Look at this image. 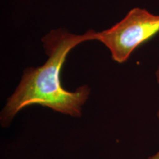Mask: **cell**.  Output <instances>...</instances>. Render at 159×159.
Listing matches in <instances>:
<instances>
[{
  "label": "cell",
  "mask_w": 159,
  "mask_h": 159,
  "mask_svg": "<svg viewBox=\"0 0 159 159\" xmlns=\"http://www.w3.org/2000/svg\"><path fill=\"white\" fill-rule=\"evenodd\" d=\"M156 78L157 83L159 84V66L156 71Z\"/></svg>",
  "instance_id": "4"
},
{
  "label": "cell",
  "mask_w": 159,
  "mask_h": 159,
  "mask_svg": "<svg viewBox=\"0 0 159 159\" xmlns=\"http://www.w3.org/2000/svg\"><path fill=\"white\" fill-rule=\"evenodd\" d=\"M97 34L94 30L77 35L57 29L46 35L42 41L48 58L40 66L25 69L19 85L0 113L2 126L8 128L20 111L35 105L73 118L81 117L91 89L83 85L75 91L66 90L62 85L61 73L69 52L85 41H96Z\"/></svg>",
  "instance_id": "1"
},
{
  "label": "cell",
  "mask_w": 159,
  "mask_h": 159,
  "mask_svg": "<svg viewBox=\"0 0 159 159\" xmlns=\"http://www.w3.org/2000/svg\"><path fill=\"white\" fill-rule=\"evenodd\" d=\"M157 117H158V120H159V111H158V113H157Z\"/></svg>",
  "instance_id": "5"
},
{
  "label": "cell",
  "mask_w": 159,
  "mask_h": 159,
  "mask_svg": "<svg viewBox=\"0 0 159 159\" xmlns=\"http://www.w3.org/2000/svg\"><path fill=\"white\" fill-rule=\"evenodd\" d=\"M148 159H159V150L154 155H152V156L149 157Z\"/></svg>",
  "instance_id": "3"
},
{
  "label": "cell",
  "mask_w": 159,
  "mask_h": 159,
  "mask_svg": "<svg viewBox=\"0 0 159 159\" xmlns=\"http://www.w3.org/2000/svg\"><path fill=\"white\" fill-rule=\"evenodd\" d=\"M158 32L159 16L146 9L135 7L111 28L97 33L96 41L109 49L114 61L122 63L139 46Z\"/></svg>",
  "instance_id": "2"
}]
</instances>
